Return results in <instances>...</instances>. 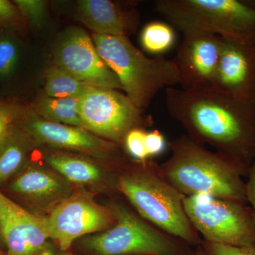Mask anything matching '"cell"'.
<instances>
[{"mask_svg": "<svg viewBox=\"0 0 255 255\" xmlns=\"http://www.w3.org/2000/svg\"><path fill=\"white\" fill-rule=\"evenodd\" d=\"M167 112L194 141L251 167L255 158V96L238 99L214 89H165Z\"/></svg>", "mask_w": 255, "mask_h": 255, "instance_id": "cell-1", "label": "cell"}, {"mask_svg": "<svg viewBox=\"0 0 255 255\" xmlns=\"http://www.w3.org/2000/svg\"><path fill=\"white\" fill-rule=\"evenodd\" d=\"M172 155L159 164L167 181L185 196L206 194L248 204L246 183L251 167L230 156L212 152L182 135L169 144Z\"/></svg>", "mask_w": 255, "mask_h": 255, "instance_id": "cell-2", "label": "cell"}, {"mask_svg": "<svg viewBox=\"0 0 255 255\" xmlns=\"http://www.w3.org/2000/svg\"><path fill=\"white\" fill-rule=\"evenodd\" d=\"M118 189L132 209L151 224L191 247L202 243L184 210L185 196L167 181L153 159H129L119 169Z\"/></svg>", "mask_w": 255, "mask_h": 255, "instance_id": "cell-3", "label": "cell"}, {"mask_svg": "<svg viewBox=\"0 0 255 255\" xmlns=\"http://www.w3.org/2000/svg\"><path fill=\"white\" fill-rule=\"evenodd\" d=\"M115 223L110 229L80 238L77 255H194L195 250L141 217L120 194L106 204Z\"/></svg>", "mask_w": 255, "mask_h": 255, "instance_id": "cell-4", "label": "cell"}, {"mask_svg": "<svg viewBox=\"0 0 255 255\" xmlns=\"http://www.w3.org/2000/svg\"><path fill=\"white\" fill-rule=\"evenodd\" d=\"M92 40L125 95L140 110L147 108L162 89L179 85V72L173 60L161 55L147 58L127 36L93 33Z\"/></svg>", "mask_w": 255, "mask_h": 255, "instance_id": "cell-5", "label": "cell"}, {"mask_svg": "<svg viewBox=\"0 0 255 255\" xmlns=\"http://www.w3.org/2000/svg\"><path fill=\"white\" fill-rule=\"evenodd\" d=\"M155 10L183 33L202 32L233 41H255V1L159 0Z\"/></svg>", "mask_w": 255, "mask_h": 255, "instance_id": "cell-6", "label": "cell"}, {"mask_svg": "<svg viewBox=\"0 0 255 255\" xmlns=\"http://www.w3.org/2000/svg\"><path fill=\"white\" fill-rule=\"evenodd\" d=\"M187 217L203 241L234 247H255L253 209L245 203L201 194L185 196Z\"/></svg>", "mask_w": 255, "mask_h": 255, "instance_id": "cell-7", "label": "cell"}, {"mask_svg": "<svg viewBox=\"0 0 255 255\" xmlns=\"http://www.w3.org/2000/svg\"><path fill=\"white\" fill-rule=\"evenodd\" d=\"M78 110L85 129L120 146L130 130L153 124L127 95L112 89L90 87L79 99Z\"/></svg>", "mask_w": 255, "mask_h": 255, "instance_id": "cell-8", "label": "cell"}, {"mask_svg": "<svg viewBox=\"0 0 255 255\" xmlns=\"http://www.w3.org/2000/svg\"><path fill=\"white\" fill-rule=\"evenodd\" d=\"M50 240L63 251L71 250L80 238L110 229L115 219L107 206L95 196L77 189L46 217Z\"/></svg>", "mask_w": 255, "mask_h": 255, "instance_id": "cell-9", "label": "cell"}, {"mask_svg": "<svg viewBox=\"0 0 255 255\" xmlns=\"http://www.w3.org/2000/svg\"><path fill=\"white\" fill-rule=\"evenodd\" d=\"M0 190L31 214L46 217L77 189L48 164L29 162Z\"/></svg>", "mask_w": 255, "mask_h": 255, "instance_id": "cell-10", "label": "cell"}, {"mask_svg": "<svg viewBox=\"0 0 255 255\" xmlns=\"http://www.w3.org/2000/svg\"><path fill=\"white\" fill-rule=\"evenodd\" d=\"M55 66L92 87L122 90L115 74L101 58L83 29L71 28L60 37L53 53Z\"/></svg>", "mask_w": 255, "mask_h": 255, "instance_id": "cell-11", "label": "cell"}, {"mask_svg": "<svg viewBox=\"0 0 255 255\" xmlns=\"http://www.w3.org/2000/svg\"><path fill=\"white\" fill-rule=\"evenodd\" d=\"M20 128L34 143L79 152L119 168L128 162L120 145L83 128L53 123L41 118L28 119Z\"/></svg>", "mask_w": 255, "mask_h": 255, "instance_id": "cell-12", "label": "cell"}, {"mask_svg": "<svg viewBox=\"0 0 255 255\" xmlns=\"http://www.w3.org/2000/svg\"><path fill=\"white\" fill-rule=\"evenodd\" d=\"M173 61L184 90L212 89L219 65L221 37L202 32L183 33Z\"/></svg>", "mask_w": 255, "mask_h": 255, "instance_id": "cell-13", "label": "cell"}, {"mask_svg": "<svg viewBox=\"0 0 255 255\" xmlns=\"http://www.w3.org/2000/svg\"><path fill=\"white\" fill-rule=\"evenodd\" d=\"M0 229L6 255H40L50 241L46 217L31 214L1 190Z\"/></svg>", "mask_w": 255, "mask_h": 255, "instance_id": "cell-14", "label": "cell"}, {"mask_svg": "<svg viewBox=\"0 0 255 255\" xmlns=\"http://www.w3.org/2000/svg\"><path fill=\"white\" fill-rule=\"evenodd\" d=\"M48 164L68 181L78 190L96 196L119 194V167L100 160H94L86 155H71L64 152H52L44 156Z\"/></svg>", "mask_w": 255, "mask_h": 255, "instance_id": "cell-15", "label": "cell"}, {"mask_svg": "<svg viewBox=\"0 0 255 255\" xmlns=\"http://www.w3.org/2000/svg\"><path fill=\"white\" fill-rule=\"evenodd\" d=\"M212 89L235 98L255 96V41L221 38L219 65Z\"/></svg>", "mask_w": 255, "mask_h": 255, "instance_id": "cell-16", "label": "cell"}, {"mask_svg": "<svg viewBox=\"0 0 255 255\" xmlns=\"http://www.w3.org/2000/svg\"><path fill=\"white\" fill-rule=\"evenodd\" d=\"M79 21L95 34L127 36L135 21L109 0H82L78 2Z\"/></svg>", "mask_w": 255, "mask_h": 255, "instance_id": "cell-17", "label": "cell"}, {"mask_svg": "<svg viewBox=\"0 0 255 255\" xmlns=\"http://www.w3.org/2000/svg\"><path fill=\"white\" fill-rule=\"evenodd\" d=\"M33 144L23 129L11 126L0 140V189L27 165Z\"/></svg>", "mask_w": 255, "mask_h": 255, "instance_id": "cell-18", "label": "cell"}, {"mask_svg": "<svg viewBox=\"0 0 255 255\" xmlns=\"http://www.w3.org/2000/svg\"><path fill=\"white\" fill-rule=\"evenodd\" d=\"M78 100L46 96L37 104V112L41 116V119L48 122L85 128L78 113Z\"/></svg>", "mask_w": 255, "mask_h": 255, "instance_id": "cell-19", "label": "cell"}, {"mask_svg": "<svg viewBox=\"0 0 255 255\" xmlns=\"http://www.w3.org/2000/svg\"><path fill=\"white\" fill-rule=\"evenodd\" d=\"M70 74L53 65L46 70L45 91L53 98L80 99L90 88Z\"/></svg>", "mask_w": 255, "mask_h": 255, "instance_id": "cell-20", "label": "cell"}, {"mask_svg": "<svg viewBox=\"0 0 255 255\" xmlns=\"http://www.w3.org/2000/svg\"><path fill=\"white\" fill-rule=\"evenodd\" d=\"M176 41L175 31L169 23L152 21L145 25L140 35L142 48L152 54H161L172 49Z\"/></svg>", "mask_w": 255, "mask_h": 255, "instance_id": "cell-21", "label": "cell"}, {"mask_svg": "<svg viewBox=\"0 0 255 255\" xmlns=\"http://www.w3.org/2000/svg\"><path fill=\"white\" fill-rule=\"evenodd\" d=\"M146 133L147 131L144 128H135L124 137L122 145L133 160L144 162L150 159L145 148Z\"/></svg>", "mask_w": 255, "mask_h": 255, "instance_id": "cell-22", "label": "cell"}, {"mask_svg": "<svg viewBox=\"0 0 255 255\" xmlns=\"http://www.w3.org/2000/svg\"><path fill=\"white\" fill-rule=\"evenodd\" d=\"M18 58L17 44L9 38H0V78L9 76L14 71Z\"/></svg>", "mask_w": 255, "mask_h": 255, "instance_id": "cell-23", "label": "cell"}, {"mask_svg": "<svg viewBox=\"0 0 255 255\" xmlns=\"http://www.w3.org/2000/svg\"><path fill=\"white\" fill-rule=\"evenodd\" d=\"M21 14L34 26H41L45 16L46 4L41 0H15Z\"/></svg>", "mask_w": 255, "mask_h": 255, "instance_id": "cell-24", "label": "cell"}, {"mask_svg": "<svg viewBox=\"0 0 255 255\" xmlns=\"http://www.w3.org/2000/svg\"><path fill=\"white\" fill-rule=\"evenodd\" d=\"M207 255H255V247H234L203 241Z\"/></svg>", "mask_w": 255, "mask_h": 255, "instance_id": "cell-25", "label": "cell"}, {"mask_svg": "<svg viewBox=\"0 0 255 255\" xmlns=\"http://www.w3.org/2000/svg\"><path fill=\"white\" fill-rule=\"evenodd\" d=\"M167 147L165 137L158 130L147 131L145 135V148L149 159L161 155Z\"/></svg>", "mask_w": 255, "mask_h": 255, "instance_id": "cell-26", "label": "cell"}, {"mask_svg": "<svg viewBox=\"0 0 255 255\" xmlns=\"http://www.w3.org/2000/svg\"><path fill=\"white\" fill-rule=\"evenodd\" d=\"M248 181L246 182V196L248 202L251 204L255 221V158L250 169Z\"/></svg>", "mask_w": 255, "mask_h": 255, "instance_id": "cell-27", "label": "cell"}, {"mask_svg": "<svg viewBox=\"0 0 255 255\" xmlns=\"http://www.w3.org/2000/svg\"><path fill=\"white\" fill-rule=\"evenodd\" d=\"M16 14V8L12 3L7 0H0V20L6 21L11 19Z\"/></svg>", "mask_w": 255, "mask_h": 255, "instance_id": "cell-28", "label": "cell"}, {"mask_svg": "<svg viewBox=\"0 0 255 255\" xmlns=\"http://www.w3.org/2000/svg\"><path fill=\"white\" fill-rule=\"evenodd\" d=\"M40 255H77L72 251H63L53 241H48Z\"/></svg>", "mask_w": 255, "mask_h": 255, "instance_id": "cell-29", "label": "cell"}, {"mask_svg": "<svg viewBox=\"0 0 255 255\" xmlns=\"http://www.w3.org/2000/svg\"><path fill=\"white\" fill-rule=\"evenodd\" d=\"M12 117L9 110L0 114V140L5 136L12 125Z\"/></svg>", "mask_w": 255, "mask_h": 255, "instance_id": "cell-30", "label": "cell"}, {"mask_svg": "<svg viewBox=\"0 0 255 255\" xmlns=\"http://www.w3.org/2000/svg\"><path fill=\"white\" fill-rule=\"evenodd\" d=\"M194 255H206L205 251H204V248H203L202 246L200 245L198 247H196L195 249V253H194Z\"/></svg>", "mask_w": 255, "mask_h": 255, "instance_id": "cell-31", "label": "cell"}, {"mask_svg": "<svg viewBox=\"0 0 255 255\" xmlns=\"http://www.w3.org/2000/svg\"><path fill=\"white\" fill-rule=\"evenodd\" d=\"M0 248H2V249L4 250L5 252H6L4 241H3L2 236H1V229H0Z\"/></svg>", "mask_w": 255, "mask_h": 255, "instance_id": "cell-32", "label": "cell"}, {"mask_svg": "<svg viewBox=\"0 0 255 255\" xmlns=\"http://www.w3.org/2000/svg\"><path fill=\"white\" fill-rule=\"evenodd\" d=\"M7 111H9L7 110V109L5 108L4 107H1L0 106V114L3 113V112H7Z\"/></svg>", "mask_w": 255, "mask_h": 255, "instance_id": "cell-33", "label": "cell"}, {"mask_svg": "<svg viewBox=\"0 0 255 255\" xmlns=\"http://www.w3.org/2000/svg\"><path fill=\"white\" fill-rule=\"evenodd\" d=\"M0 255H6V252L1 248H0Z\"/></svg>", "mask_w": 255, "mask_h": 255, "instance_id": "cell-34", "label": "cell"}]
</instances>
